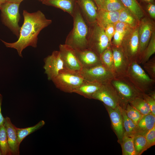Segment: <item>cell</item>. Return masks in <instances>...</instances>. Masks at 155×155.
<instances>
[{"instance_id": "4dcf8cb0", "label": "cell", "mask_w": 155, "mask_h": 155, "mask_svg": "<svg viewBox=\"0 0 155 155\" xmlns=\"http://www.w3.org/2000/svg\"><path fill=\"white\" fill-rule=\"evenodd\" d=\"M125 8L120 0H104L99 9L113 11H120Z\"/></svg>"}, {"instance_id": "b9f144b4", "label": "cell", "mask_w": 155, "mask_h": 155, "mask_svg": "<svg viewBox=\"0 0 155 155\" xmlns=\"http://www.w3.org/2000/svg\"><path fill=\"white\" fill-rule=\"evenodd\" d=\"M2 97V95L0 94V126L3 125L5 120V118L3 116L1 112Z\"/></svg>"}, {"instance_id": "c3c4849f", "label": "cell", "mask_w": 155, "mask_h": 155, "mask_svg": "<svg viewBox=\"0 0 155 155\" xmlns=\"http://www.w3.org/2000/svg\"><path fill=\"white\" fill-rule=\"evenodd\" d=\"M2 155V152H1V148H0V155Z\"/></svg>"}, {"instance_id": "60d3db41", "label": "cell", "mask_w": 155, "mask_h": 155, "mask_svg": "<svg viewBox=\"0 0 155 155\" xmlns=\"http://www.w3.org/2000/svg\"><path fill=\"white\" fill-rule=\"evenodd\" d=\"M147 8L151 17L153 18H155V5L153 3H149Z\"/></svg>"}, {"instance_id": "52a82bcc", "label": "cell", "mask_w": 155, "mask_h": 155, "mask_svg": "<svg viewBox=\"0 0 155 155\" xmlns=\"http://www.w3.org/2000/svg\"><path fill=\"white\" fill-rule=\"evenodd\" d=\"M20 3L6 2L3 4L0 10L2 23L18 38L20 35V29L18 24L20 18L19 13Z\"/></svg>"}, {"instance_id": "d6986e66", "label": "cell", "mask_w": 155, "mask_h": 155, "mask_svg": "<svg viewBox=\"0 0 155 155\" xmlns=\"http://www.w3.org/2000/svg\"><path fill=\"white\" fill-rule=\"evenodd\" d=\"M120 11H108L102 9H99L96 23L104 29L108 24H115L119 21Z\"/></svg>"}, {"instance_id": "1f68e13d", "label": "cell", "mask_w": 155, "mask_h": 155, "mask_svg": "<svg viewBox=\"0 0 155 155\" xmlns=\"http://www.w3.org/2000/svg\"><path fill=\"white\" fill-rule=\"evenodd\" d=\"M121 145L123 155H136L133 144V137L124 135Z\"/></svg>"}, {"instance_id": "f35d334b", "label": "cell", "mask_w": 155, "mask_h": 155, "mask_svg": "<svg viewBox=\"0 0 155 155\" xmlns=\"http://www.w3.org/2000/svg\"><path fill=\"white\" fill-rule=\"evenodd\" d=\"M142 97L148 104L151 113L155 115V99L146 94H143Z\"/></svg>"}, {"instance_id": "e0dca14e", "label": "cell", "mask_w": 155, "mask_h": 155, "mask_svg": "<svg viewBox=\"0 0 155 155\" xmlns=\"http://www.w3.org/2000/svg\"><path fill=\"white\" fill-rule=\"evenodd\" d=\"M3 125L6 130L8 146L11 155H19L20 145L17 140V127L8 117L5 118Z\"/></svg>"}, {"instance_id": "ac0fdd59", "label": "cell", "mask_w": 155, "mask_h": 155, "mask_svg": "<svg viewBox=\"0 0 155 155\" xmlns=\"http://www.w3.org/2000/svg\"><path fill=\"white\" fill-rule=\"evenodd\" d=\"M77 56L82 68H88L101 64L100 56L88 49L75 50Z\"/></svg>"}, {"instance_id": "484cf974", "label": "cell", "mask_w": 155, "mask_h": 155, "mask_svg": "<svg viewBox=\"0 0 155 155\" xmlns=\"http://www.w3.org/2000/svg\"><path fill=\"white\" fill-rule=\"evenodd\" d=\"M137 20L133 14L126 8L120 11L118 21L127 24L133 29L137 28Z\"/></svg>"}, {"instance_id": "83f0119b", "label": "cell", "mask_w": 155, "mask_h": 155, "mask_svg": "<svg viewBox=\"0 0 155 155\" xmlns=\"http://www.w3.org/2000/svg\"><path fill=\"white\" fill-rule=\"evenodd\" d=\"M155 53V33L153 31L149 43L141 55L140 64L143 65Z\"/></svg>"}, {"instance_id": "4316f807", "label": "cell", "mask_w": 155, "mask_h": 155, "mask_svg": "<svg viewBox=\"0 0 155 155\" xmlns=\"http://www.w3.org/2000/svg\"><path fill=\"white\" fill-rule=\"evenodd\" d=\"M121 109L123 117L125 131L124 135L130 137H133L135 134L136 125L127 117L125 109L121 106Z\"/></svg>"}, {"instance_id": "5bb4252c", "label": "cell", "mask_w": 155, "mask_h": 155, "mask_svg": "<svg viewBox=\"0 0 155 155\" xmlns=\"http://www.w3.org/2000/svg\"><path fill=\"white\" fill-rule=\"evenodd\" d=\"M108 113L113 129L116 135L119 143L121 144L125 131L121 107L119 106L114 109L104 105Z\"/></svg>"}, {"instance_id": "d4e9b609", "label": "cell", "mask_w": 155, "mask_h": 155, "mask_svg": "<svg viewBox=\"0 0 155 155\" xmlns=\"http://www.w3.org/2000/svg\"><path fill=\"white\" fill-rule=\"evenodd\" d=\"M125 7L128 9L138 20L143 17L142 10L136 0H120Z\"/></svg>"}, {"instance_id": "3957f363", "label": "cell", "mask_w": 155, "mask_h": 155, "mask_svg": "<svg viewBox=\"0 0 155 155\" xmlns=\"http://www.w3.org/2000/svg\"><path fill=\"white\" fill-rule=\"evenodd\" d=\"M126 76L143 94H147L153 90L155 80L151 78L137 62L130 63Z\"/></svg>"}, {"instance_id": "ffe728a7", "label": "cell", "mask_w": 155, "mask_h": 155, "mask_svg": "<svg viewBox=\"0 0 155 155\" xmlns=\"http://www.w3.org/2000/svg\"><path fill=\"white\" fill-rule=\"evenodd\" d=\"M42 3L48 6L60 9L72 17L76 5L75 0H46Z\"/></svg>"}, {"instance_id": "7bdbcfd3", "label": "cell", "mask_w": 155, "mask_h": 155, "mask_svg": "<svg viewBox=\"0 0 155 155\" xmlns=\"http://www.w3.org/2000/svg\"><path fill=\"white\" fill-rule=\"evenodd\" d=\"M96 4L98 9H99L102 5L104 0H92Z\"/></svg>"}, {"instance_id": "603a6c76", "label": "cell", "mask_w": 155, "mask_h": 155, "mask_svg": "<svg viewBox=\"0 0 155 155\" xmlns=\"http://www.w3.org/2000/svg\"><path fill=\"white\" fill-rule=\"evenodd\" d=\"M45 124L44 121L41 120L35 125L30 127L24 128L17 127V140L19 144L27 136L40 129Z\"/></svg>"}, {"instance_id": "d6a6232c", "label": "cell", "mask_w": 155, "mask_h": 155, "mask_svg": "<svg viewBox=\"0 0 155 155\" xmlns=\"http://www.w3.org/2000/svg\"><path fill=\"white\" fill-rule=\"evenodd\" d=\"M0 147L2 155H11L8 146L6 130L3 125L0 126Z\"/></svg>"}, {"instance_id": "f1b7e54d", "label": "cell", "mask_w": 155, "mask_h": 155, "mask_svg": "<svg viewBox=\"0 0 155 155\" xmlns=\"http://www.w3.org/2000/svg\"><path fill=\"white\" fill-rule=\"evenodd\" d=\"M133 144L136 155H140L149 148L144 135H135L133 137Z\"/></svg>"}, {"instance_id": "7402d4cb", "label": "cell", "mask_w": 155, "mask_h": 155, "mask_svg": "<svg viewBox=\"0 0 155 155\" xmlns=\"http://www.w3.org/2000/svg\"><path fill=\"white\" fill-rule=\"evenodd\" d=\"M102 84L85 81L73 91V93L86 98L92 99L93 94L100 88Z\"/></svg>"}, {"instance_id": "7c38bea8", "label": "cell", "mask_w": 155, "mask_h": 155, "mask_svg": "<svg viewBox=\"0 0 155 155\" xmlns=\"http://www.w3.org/2000/svg\"><path fill=\"white\" fill-rule=\"evenodd\" d=\"M44 68L49 80H51L62 70L65 69L59 51H53L44 60Z\"/></svg>"}, {"instance_id": "7a4b0ae2", "label": "cell", "mask_w": 155, "mask_h": 155, "mask_svg": "<svg viewBox=\"0 0 155 155\" xmlns=\"http://www.w3.org/2000/svg\"><path fill=\"white\" fill-rule=\"evenodd\" d=\"M73 18V26L66 37L65 43L75 50L88 48L89 26L84 18L77 3Z\"/></svg>"}, {"instance_id": "ab89813d", "label": "cell", "mask_w": 155, "mask_h": 155, "mask_svg": "<svg viewBox=\"0 0 155 155\" xmlns=\"http://www.w3.org/2000/svg\"><path fill=\"white\" fill-rule=\"evenodd\" d=\"M104 31L106 35L111 42L115 31L114 24H111L107 25L104 28Z\"/></svg>"}, {"instance_id": "9c48e42d", "label": "cell", "mask_w": 155, "mask_h": 155, "mask_svg": "<svg viewBox=\"0 0 155 155\" xmlns=\"http://www.w3.org/2000/svg\"><path fill=\"white\" fill-rule=\"evenodd\" d=\"M92 99L100 100L104 105L115 109L122 104L115 90L110 81L102 84L100 88L94 93Z\"/></svg>"}, {"instance_id": "e575fe53", "label": "cell", "mask_w": 155, "mask_h": 155, "mask_svg": "<svg viewBox=\"0 0 155 155\" xmlns=\"http://www.w3.org/2000/svg\"><path fill=\"white\" fill-rule=\"evenodd\" d=\"M144 67L150 77L155 80V59L154 57L149 60L143 65Z\"/></svg>"}, {"instance_id": "f6af8a7d", "label": "cell", "mask_w": 155, "mask_h": 155, "mask_svg": "<svg viewBox=\"0 0 155 155\" xmlns=\"http://www.w3.org/2000/svg\"><path fill=\"white\" fill-rule=\"evenodd\" d=\"M6 2V0H0V10L1 8L2 5Z\"/></svg>"}, {"instance_id": "30bf717a", "label": "cell", "mask_w": 155, "mask_h": 155, "mask_svg": "<svg viewBox=\"0 0 155 155\" xmlns=\"http://www.w3.org/2000/svg\"><path fill=\"white\" fill-rule=\"evenodd\" d=\"M80 72L85 80L101 84L111 81L115 77L113 73L101 64L82 68Z\"/></svg>"}, {"instance_id": "8992f818", "label": "cell", "mask_w": 155, "mask_h": 155, "mask_svg": "<svg viewBox=\"0 0 155 155\" xmlns=\"http://www.w3.org/2000/svg\"><path fill=\"white\" fill-rule=\"evenodd\" d=\"M89 26L88 48L100 56L105 50L111 46V42L105 34L104 29L96 22Z\"/></svg>"}, {"instance_id": "ba28073f", "label": "cell", "mask_w": 155, "mask_h": 155, "mask_svg": "<svg viewBox=\"0 0 155 155\" xmlns=\"http://www.w3.org/2000/svg\"><path fill=\"white\" fill-rule=\"evenodd\" d=\"M120 46L130 63L136 62L140 64L141 55L139 49L138 27L125 36Z\"/></svg>"}, {"instance_id": "74e56055", "label": "cell", "mask_w": 155, "mask_h": 155, "mask_svg": "<svg viewBox=\"0 0 155 155\" xmlns=\"http://www.w3.org/2000/svg\"><path fill=\"white\" fill-rule=\"evenodd\" d=\"M125 36L123 34L115 31L113 37V39L111 44L112 46H120Z\"/></svg>"}, {"instance_id": "44dd1931", "label": "cell", "mask_w": 155, "mask_h": 155, "mask_svg": "<svg viewBox=\"0 0 155 155\" xmlns=\"http://www.w3.org/2000/svg\"><path fill=\"white\" fill-rule=\"evenodd\" d=\"M155 126V115L152 113L144 115L136 125L135 135L145 136Z\"/></svg>"}, {"instance_id": "2e32d148", "label": "cell", "mask_w": 155, "mask_h": 155, "mask_svg": "<svg viewBox=\"0 0 155 155\" xmlns=\"http://www.w3.org/2000/svg\"><path fill=\"white\" fill-rule=\"evenodd\" d=\"M153 26L149 20L144 18L141 21L138 27L139 49L141 55L150 41L154 31Z\"/></svg>"}, {"instance_id": "8d00e7d4", "label": "cell", "mask_w": 155, "mask_h": 155, "mask_svg": "<svg viewBox=\"0 0 155 155\" xmlns=\"http://www.w3.org/2000/svg\"><path fill=\"white\" fill-rule=\"evenodd\" d=\"M149 148L155 144V126L145 135Z\"/></svg>"}, {"instance_id": "f546056e", "label": "cell", "mask_w": 155, "mask_h": 155, "mask_svg": "<svg viewBox=\"0 0 155 155\" xmlns=\"http://www.w3.org/2000/svg\"><path fill=\"white\" fill-rule=\"evenodd\" d=\"M100 58L101 64L113 73V57L111 46L105 50L100 55Z\"/></svg>"}, {"instance_id": "9a60e30c", "label": "cell", "mask_w": 155, "mask_h": 155, "mask_svg": "<svg viewBox=\"0 0 155 155\" xmlns=\"http://www.w3.org/2000/svg\"><path fill=\"white\" fill-rule=\"evenodd\" d=\"M76 3L88 26L96 22L98 9L92 0H75Z\"/></svg>"}, {"instance_id": "5b68a950", "label": "cell", "mask_w": 155, "mask_h": 155, "mask_svg": "<svg viewBox=\"0 0 155 155\" xmlns=\"http://www.w3.org/2000/svg\"><path fill=\"white\" fill-rule=\"evenodd\" d=\"M115 90L124 108L129 102L137 97L143 96V94L135 87L126 76L114 77L110 81Z\"/></svg>"}, {"instance_id": "ee69618b", "label": "cell", "mask_w": 155, "mask_h": 155, "mask_svg": "<svg viewBox=\"0 0 155 155\" xmlns=\"http://www.w3.org/2000/svg\"><path fill=\"white\" fill-rule=\"evenodd\" d=\"M24 0H6V2H13L20 3Z\"/></svg>"}, {"instance_id": "6da1fadb", "label": "cell", "mask_w": 155, "mask_h": 155, "mask_svg": "<svg viewBox=\"0 0 155 155\" xmlns=\"http://www.w3.org/2000/svg\"><path fill=\"white\" fill-rule=\"evenodd\" d=\"M23 15L24 22L20 27L18 40L9 43L0 39L7 47L16 49L19 56L22 57V51L26 47L29 46L36 47L38 34L52 23V20L47 19L40 10L30 13L24 10Z\"/></svg>"}, {"instance_id": "277c9868", "label": "cell", "mask_w": 155, "mask_h": 155, "mask_svg": "<svg viewBox=\"0 0 155 155\" xmlns=\"http://www.w3.org/2000/svg\"><path fill=\"white\" fill-rule=\"evenodd\" d=\"M56 87L65 92L72 93L85 80L80 72L64 69L51 80Z\"/></svg>"}, {"instance_id": "836d02e7", "label": "cell", "mask_w": 155, "mask_h": 155, "mask_svg": "<svg viewBox=\"0 0 155 155\" xmlns=\"http://www.w3.org/2000/svg\"><path fill=\"white\" fill-rule=\"evenodd\" d=\"M125 111L127 117L136 125L143 116L142 113L128 103Z\"/></svg>"}, {"instance_id": "7dc6e473", "label": "cell", "mask_w": 155, "mask_h": 155, "mask_svg": "<svg viewBox=\"0 0 155 155\" xmlns=\"http://www.w3.org/2000/svg\"><path fill=\"white\" fill-rule=\"evenodd\" d=\"M38 0L39 1L41 2L42 3L45 1L46 0Z\"/></svg>"}, {"instance_id": "4fadbf2b", "label": "cell", "mask_w": 155, "mask_h": 155, "mask_svg": "<svg viewBox=\"0 0 155 155\" xmlns=\"http://www.w3.org/2000/svg\"><path fill=\"white\" fill-rule=\"evenodd\" d=\"M111 46L113 57V73L115 77L126 76L130 63L121 46Z\"/></svg>"}, {"instance_id": "d590c367", "label": "cell", "mask_w": 155, "mask_h": 155, "mask_svg": "<svg viewBox=\"0 0 155 155\" xmlns=\"http://www.w3.org/2000/svg\"><path fill=\"white\" fill-rule=\"evenodd\" d=\"M115 30L126 36L129 33L134 29L127 24L118 21L114 24Z\"/></svg>"}, {"instance_id": "8fae6325", "label": "cell", "mask_w": 155, "mask_h": 155, "mask_svg": "<svg viewBox=\"0 0 155 155\" xmlns=\"http://www.w3.org/2000/svg\"><path fill=\"white\" fill-rule=\"evenodd\" d=\"M59 49L65 69L73 71H80L82 66L77 56L75 49L65 44H60Z\"/></svg>"}, {"instance_id": "bcb514c9", "label": "cell", "mask_w": 155, "mask_h": 155, "mask_svg": "<svg viewBox=\"0 0 155 155\" xmlns=\"http://www.w3.org/2000/svg\"><path fill=\"white\" fill-rule=\"evenodd\" d=\"M144 1L149 3H153L154 0H142Z\"/></svg>"}, {"instance_id": "cb8c5ba5", "label": "cell", "mask_w": 155, "mask_h": 155, "mask_svg": "<svg viewBox=\"0 0 155 155\" xmlns=\"http://www.w3.org/2000/svg\"><path fill=\"white\" fill-rule=\"evenodd\" d=\"M129 103L143 115L151 113L148 104L142 97H136Z\"/></svg>"}]
</instances>
